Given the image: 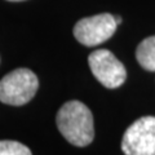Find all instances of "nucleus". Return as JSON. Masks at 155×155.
Returning a JSON list of instances; mask_svg holds the SVG:
<instances>
[{
    "instance_id": "obj_2",
    "label": "nucleus",
    "mask_w": 155,
    "mask_h": 155,
    "mask_svg": "<svg viewBox=\"0 0 155 155\" xmlns=\"http://www.w3.org/2000/svg\"><path fill=\"white\" fill-rule=\"evenodd\" d=\"M38 87V76L31 70H13L0 80V102L11 106H22L34 98Z\"/></svg>"
},
{
    "instance_id": "obj_9",
    "label": "nucleus",
    "mask_w": 155,
    "mask_h": 155,
    "mask_svg": "<svg viewBox=\"0 0 155 155\" xmlns=\"http://www.w3.org/2000/svg\"><path fill=\"white\" fill-rule=\"evenodd\" d=\"M9 2H23V0H9Z\"/></svg>"
},
{
    "instance_id": "obj_8",
    "label": "nucleus",
    "mask_w": 155,
    "mask_h": 155,
    "mask_svg": "<svg viewBox=\"0 0 155 155\" xmlns=\"http://www.w3.org/2000/svg\"><path fill=\"white\" fill-rule=\"evenodd\" d=\"M115 17V16H114ZM115 21H116V23H118V25H120V23H122V18L120 17H115Z\"/></svg>"
},
{
    "instance_id": "obj_3",
    "label": "nucleus",
    "mask_w": 155,
    "mask_h": 155,
    "mask_svg": "<svg viewBox=\"0 0 155 155\" xmlns=\"http://www.w3.org/2000/svg\"><path fill=\"white\" fill-rule=\"evenodd\" d=\"M122 150L125 155H155V116H142L129 125Z\"/></svg>"
},
{
    "instance_id": "obj_5",
    "label": "nucleus",
    "mask_w": 155,
    "mask_h": 155,
    "mask_svg": "<svg viewBox=\"0 0 155 155\" xmlns=\"http://www.w3.org/2000/svg\"><path fill=\"white\" fill-rule=\"evenodd\" d=\"M88 64L94 78L109 89L119 88L127 79L124 65L107 49H97L91 53Z\"/></svg>"
},
{
    "instance_id": "obj_7",
    "label": "nucleus",
    "mask_w": 155,
    "mask_h": 155,
    "mask_svg": "<svg viewBox=\"0 0 155 155\" xmlns=\"http://www.w3.org/2000/svg\"><path fill=\"white\" fill-rule=\"evenodd\" d=\"M0 155H32L26 145L18 141H0Z\"/></svg>"
},
{
    "instance_id": "obj_1",
    "label": "nucleus",
    "mask_w": 155,
    "mask_h": 155,
    "mask_svg": "<svg viewBox=\"0 0 155 155\" xmlns=\"http://www.w3.org/2000/svg\"><path fill=\"white\" fill-rule=\"evenodd\" d=\"M56 123L60 133L74 146H88L94 138L93 115L80 101L66 102L58 110Z\"/></svg>"
},
{
    "instance_id": "obj_4",
    "label": "nucleus",
    "mask_w": 155,
    "mask_h": 155,
    "mask_svg": "<svg viewBox=\"0 0 155 155\" xmlns=\"http://www.w3.org/2000/svg\"><path fill=\"white\" fill-rule=\"evenodd\" d=\"M118 23L110 13H101L83 18L74 27V36L80 44L85 47H96L114 35Z\"/></svg>"
},
{
    "instance_id": "obj_6",
    "label": "nucleus",
    "mask_w": 155,
    "mask_h": 155,
    "mask_svg": "<svg viewBox=\"0 0 155 155\" xmlns=\"http://www.w3.org/2000/svg\"><path fill=\"white\" fill-rule=\"evenodd\" d=\"M136 58L145 70L155 71V35L140 43L136 51Z\"/></svg>"
}]
</instances>
